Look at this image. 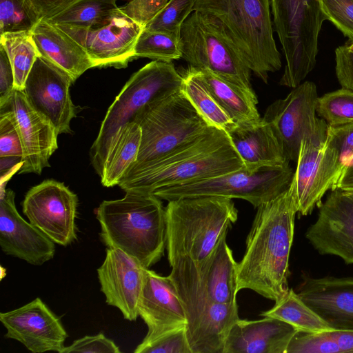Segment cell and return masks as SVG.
Instances as JSON below:
<instances>
[{
    "mask_svg": "<svg viewBox=\"0 0 353 353\" xmlns=\"http://www.w3.org/2000/svg\"><path fill=\"white\" fill-rule=\"evenodd\" d=\"M297 213L290 185L257 208L237 265V291L249 289L277 301L289 290V259Z\"/></svg>",
    "mask_w": 353,
    "mask_h": 353,
    "instance_id": "obj_1",
    "label": "cell"
},
{
    "mask_svg": "<svg viewBox=\"0 0 353 353\" xmlns=\"http://www.w3.org/2000/svg\"><path fill=\"white\" fill-rule=\"evenodd\" d=\"M244 167L225 131L212 127L166 155L130 170L119 186L152 194L159 188L209 179Z\"/></svg>",
    "mask_w": 353,
    "mask_h": 353,
    "instance_id": "obj_2",
    "label": "cell"
},
{
    "mask_svg": "<svg viewBox=\"0 0 353 353\" xmlns=\"http://www.w3.org/2000/svg\"><path fill=\"white\" fill-rule=\"evenodd\" d=\"M95 214L107 248L123 251L146 268L164 255L165 208L154 194L127 192L122 199L101 202Z\"/></svg>",
    "mask_w": 353,
    "mask_h": 353,
    "instance_id": "obj_3",
    "label": "cell"
},
{
    "mask_svg": "<svg viewBox=\"0 0 353 353\" xmlns=\"http://www.w3.org/2000/svg\"><path fill=\"white\" fill-rule=\"evenodd\" d=\"M270 8V0H196L194 11L214 17L249 69L268 83L282 65Z\"/></svg>",
    "mask_w": 353,
    "mask_h": 353,
    "instance_id": "obj_4",
    "label": "cell"
},
{
    "mask_svg": "<svg viewBox=\"0 0 353 353\" xmlns=\"http://www.w3.org/2000/svg\"><path fill=\"white\" fill-rule=\"evenodd\" d=\"M237 218L230 198L204 196L169 201L165 207L168 257L188 255L196 263L203 261Z\"/></svg>",
    "mask_w": 353,
    "mask_h": 353,
    "instance_id": "obj_5",
    "label": "cell"
},
{
    "mask_svg": "<svg viewBox=\"0 0 353 353\" xmlns=\"http://www.w3.org/2000/svg\"><path fill=\"white\" fill-rule=\"evenodd\" d=\"M168 259L171 267L169 276L185 310L186 335L192 353H223L228 334L239 319L237 304L209 300L190 256Z\"/></svg>",
    "mask_w": 353,
    "mask_h": 353,
    "instance_id": "obj_6",
    "label": "cell"
},
{
    "mask_svg": "<svg viewBox=\"0 0 353 353\" xmlns=\"http://www.w3.org/2000/svg\"><path fill=\"white\" fill-rule=\"evenodd\" d=\"M182 74L172 62L152 61L134 72L109 107L90 150L91 163L101 176L115 136L150 103L181 89Z\"/></svg>",
    "mask_w": 353,
    "mask_h": 353,
    "instance_id": "obj_7",
    "label": "cell"
},
{
    "mask_svg": "<svg viewBox=\"0 0 353 353\" xmlns=\"http://www.w3.org/2000/svg\"><path fill=\"white\" fill-rule=\"evenodd\" d=\"M133 121L141 130V141L137 159L130 170L166 155L213 127L181 89L143 108Z\"/></svg>",
    "mask_w": 353,
    "mask_h": 353,
    "instance_id": "obj_8",
    "label": "cell"
},
{
    "mask_svg": "<svg viewBox=\"0 0 353 353\" xmlns=\"http://www.w3.org/2000/svg\"><path fill=\"white\" fill-rule=\"evenodd\" d=\"M273 25L285 59L279 84L294 88L314 69L322 24L321 0H270Z\"/></svg>",
    "mask_w": 353,
    "mask_h": 353,
    "instance_id": "obj_9",
    "label": "cell"
},
{
    "mask_svg": "<svg viewBox=\"0 0 353 353\" xmlns=\"http://www.w3.org/2000/svg\"><path fill=\"white\" fill-rule=\"evenodd\" d=\"M183 58L189 67L209 70L248 91H254L251 70L237 49L212 16L194 11L180 30Z\"/></svg>",
    "mask_w": 353,
    "mask_h": 353,
    "instance_id": "obj_10",
    "label": "cell"
},
{
    "mask_svg": "<svg viewBox=\"0 0 353 353\" xmlns=\"http://www.w3.org/2000/svg\"><path fill=\"white\" fill-rule=\"evenodd\" d=\"M289 163L256 170L243 167L217 176L161 188L152 194L168 201L204 196L241 199L258 208L288 189L294 172Z\"/></svg>",
    "mask_w": 353,
    "mask_h": 353,
    "instance_id": "obj_11",
    "label": "cell"
},
{
    "mask_svg": "<svg viewBox=\"0 0 353 353\" xmlns=\"http://www.w3.org/2000/svg\"><path fill=\"white\" fill-rule=\"evenodd\" d=\"M318 98L315 84L301 83L284 99L275 101L262 118L272 128L288 161L296 162L303 139L324 142L328 125L316 114Z\"/></svg>",
    "mask_w": 353,
    "mask_h": 353,
    "instance_id": "obj_12",
    "label": "cell"
},
{
    "mask_svg": "<svg viewBox=\"0 0 353 353\" xmlns=\"http://www.w3.org/2000/svg\"><path fill=\"white\" fill-rule=\"evenodd\" d=\"M77 196L63 183L46 180L32 187L22 203L29 222L54 243L67 246L77 239Z\"/></svg>",
    "mask_w": 353,
    "mask_h": 353,
    "instance_id": "obj_13",
    "label": "cell"
},
{
    "mask_svg": "<svg viewBox=\"0 0 353 353\" xmlns=\"http://www.w3.org/2000/svg\"><path fill=\"white\" fill-rule=\"evenodd\" d=\"M342 174L338 155L327 140L303 139L291 187L297 212L310 214L329 190H334Z\"/></svg>",
    "mask_w": 353,
    "mask_h": 353,
    "instance_id": "obj_14",
    "label": "cell"
},
{
    "mask_svg": "<svg viewBox=\"0 0 353 353\" xmlns=\"http://www.w3.org/2000/svg\"><path fill=\"white\" fill-rule=\"evenodd\" d=\"M57 26V25H56ZM86 51L94 68H126L135 59L134 46L144 27L119 8L109 21L94 28L57 26Z\"/></svg>",
    "mask_w": 353,
    "mask_h": 353,
    "instance_id": "obj_15",
    "label": "cell"
},
{
    "mask_svg": "<svg viewBox=\"0 0 353 353\" xmlns=\"http://www.w3.org/2000/svg\"><path fill=\"white\" fill-rule=\"evenodd\" d=\"M73 82L69 74L41 56L25 82L23 91L28 101L52 123L58 134L71 133L70 122L77 117L69 90Z\"/></svg>",
    "mask_w": 353,
    "mask_h": 353,
    "instance_id": "obj_16",
    "label": "cell"
},
{
    "mask_svg": "<svg viewBox=\"0 0 353 353\" xmlns=\"http://www.w3.org/2000/svg\"><path fill=\"white\" fill-rule=\"evenodd\" d=\"M0 112L11 116L21 138L23 160L19 173L40 174L50 166L49 159L58 148L54 126L31 106L22 90L14 89L8 99L0 104Z\"/></svg>",
    "mask_w": 353,
    "mask_h": 353,
    "instance_id": "obj_17",
    "label": "cell"
},
{
    "mask_svg": "<svg viewBox=\"0 0 353 353\" xmlns=\"http://www.w3.org/2000/svg\"><path fill=\"white\" fill-rule=\"evenodd\" d=\"M139 316L148 332L134 352L187 325V317L176 288L168 276L147 268L138 303Z\"/></svg>",
    "mask_w": 353,
    "mask_h": 353,
    "instance_id": "obj_18",
    "label": "cell"
},
{
    "mask_svg": "<svg viewBox=\"0 0 353 353\" xmlns=\"http://www.w3.org/2000/svg\"><path fill=\"white\" fill-rule=\"evenodd\" d=\"M0 321L7 331L5 337L20 342L33 353H61L68 336L61 319L39 297L1 312Z\"/></svg>",
    "mask_w": 353,
    "mask_h": 353,
    "instance_id": "obj_19",
    "label": "cell"
},
{
    "mask_svg": "<svg viewBox=\"0 0 353 353\" xmlns=\"http://www.w3.org/2000/svg\"><path fill=\"white\" fill-rule=\"evenodd\" d=\"M319 208L306 239L321 254L335 255L347 264L353 263V196L336 188Z\"/></svg>",
    "mask_w": 353,
    "mask_h": 353,
    "instance_id": "obj_20",
    "label": "cell"
},
{
    "mask_svg": "<svg viewBox=\"0 0 353 353\" xmlns=\"http://www.w3.org/2000/svg\"><path fill=\"white\" fill-rule=\"evenodd\" d=\"M146 268L117 248H108L105 258L97 269L101 291L108 305L118 308L123 318L136 321Z\"/></svg>",
    "mask_w": 353,
    "mask_h": 353,
    "instance_id": "obj_21",
    "label": "cell"
},
{
    "mask_svg": "<svg viewBox=\"0 0 353 353\" xmlns=\"http://www.w3.org/2000/svg\"><path fill=\"white\" fill-rule=\"evenodd\" d=\"M15 194L1 188L0 246L7 255L22 259L33 265H41L55 254V243L40 230L25 221L18 212Z\"/></svg>",
    "mask_w": 353,
    "mask_h": 353,
    "instance_id": "obj_22",
    "label": "cell"
},
{
    "mask_svg": "<svg viewBox=\"0 0 353 353\" xmlns=\"http://www.w3.org/2000/svg\"><path fill=\"white\" fill-rule=\"evenodd\" d=\"M296 292L334 329L353 330V277L303 275Z\"/></svg>",
    "mask_w": 353,
    "mask_h": 353,
    "instance_id": "obj_23",
    "label": "cell"
},
{
    "mask_svg": "<svg viewBox=\"0 0 353 353\" xmlns=\"http://www.w3.org/2000/svg\"><path fill=\"white\" fill-rule=\"evenodd\" d=\"M298 331L290 323L273 317L239 319L228 334L223 353H286Z\"/></svg>",
    "mask_w": 353,
    "mask_h": 353,
    "instance_id": "obj_24",
    "label": "cell"
},
{
    "mask_svg": "<svg viewBox=\"0 0 353 353\" xmlns=\"http://www.w3.org/2000/svg\"><path fill=\"white\" fill-rule=\"evenodd\" d=\"M32 34L40 56L65 71L74 82L94 68L85 49L57 26L41 21Z\"/></svg>",
    "mask_w": 353,
    "mask_h": 353,
    "instance_id": "obj_25",
    "label": "cell"
},
{
    "mask_svg": "<svg viewBox=\"0 0 353 353\" xmlns=\"http://www.w3.org/2000/svg\"><path fill=\"white\" fill-rule=\"evenodd\" d=\"M227 134L248 170L290 162L272 128L263 119L255 125H237Z\"/></svg>",
    "mask_w": 353,
    "mask_h": 353,
    "instance_id": "obj_26",
    "label": "cell"
},
{
    "mask_svg": "<svg viewBox=\"0 0 353 353\" xmlns=\"http://www.w3.org/2000/svg\"><path fill=\"white\" fill-rule=\"evenodd\" d=\"M228 232L222 234L203 261H195L203 288L212 303H236L238 263L227 244Z\"/></svg>",
    "mask_w": 353,
    "mask_h": 353,
    "instance_id": "obj_27",
    "label": "cell"
},
{
    "mask_svg": "<svg viewBox=\"0 0 353 353\" xmlns=\"http://www.w3.org/2000/svg\"><path fill=\"white\" fill-rule=\"evenodd\" d=\"M196 77L232 119L241 126H252L260 123L258 99L254 91H248L207 70L190 67Z\"/></svg>",
    "mask_w": 353,
    "mask_h": 353,
    "instance_id": "obj_28",
    "label": "cell"
},
{
    "mask_svg": "<svg viewBox=\"0 0 353 353\" xmlns=\"http://www.w3.org/2000/svg\"><path fill=\"white\" fill-rule=\"evenodd\" d=\"M141 141V130L134 121L120 129L108 150L101 175L103 186L119 185L135 163Z\"/></svg>",
    "mask_w": 353,
    "mask_h": 353,
    "instance_id": "obj_29",
    "label": "cell"
},
{
    "mask_svg": "<svg viewBox=\"0 0 353 353\" xmlns=\"http://www.w3.org/2000/svg\"><path fill=\"white\" fill-rule=\"evenodd\" d=\"M262 316L276 318L287 322L299 331L316 333L332 330L325 320L310 308L292 289L270 310L263 312Z\"/></svg>",
    "mask_w": 353,
    "mask_h": 353,
    "instance_id": "obj_30",
    "label": "cell"
},
{
    "mask_svg": "<svg viewBox=\"0 0 353 353\" xmlns=\"http://www.w3.org/2000/svg\"><path fill=\"white\" fill-rule=\"evenodd\" d=\"M119 8L117 0H76L46 21L57 26L94 28L107 23Z\"/></svg>",
    "mask_w": 353,
    "mask_h": 353,
    "instance_id": "obj_31",
    "label": "cell"
},
{
    "mask_svg": "<svg viewBox=\"0 0 353 353\" xmlns=\"http://www.w3.org/2000/svg\"><path fill=\"white\" fill-rule=\"evenodd\" d=\"M181 74V91L211 126L228 133L237 125L196 77L190 67Z\"/></svg>",
    "mask_w": 353,
    "mask_h": 353,
    "instance_id": "obj_32",
    "label": "cell"
},
{
    "mask_svg": "<svg viewBox=\"0 0 353 353\" xmlns=\"http://www.w3.org/2000/svg\"><path fill=\"white\" fill-rule=\"evenodd\" d=\"M353 353V330L332 329L316 333L298 331L286 353Z\"/></svg>",
    "mask_w": 353,
    "mask_h": 353,
    "instance_id": "obj_33",
    "label": "cell"
},
{
    "mask_svg": "<svg viewBox=\"0 0 353 353\" xmlns=\"http://www.w3.org/2000/svg\"><path fill=\"white\" fill-rule=\"evenodd\" d=\"M14 74V89L23 90L26 80L40 56L32 31L7 32L0 35Z\"/></svg>",
    "mask_w": 353,
    "mask_h": 353,
    "instance_id": "obj_34",
    "label": "cell"
},
{
    "mask_svg": "<svg viewBox=\"0 0 353 353\" xmlns=\"http://www.w3.org/2000/svg\"><path fill=\"white\" fill-rule=\"evenodd\" d=\"M135 58L144 57L163 62L181 58L180 36L143 30L134 46Z\"/></svg>",
    "mask_w": 353,
    "mask_h": 353,
    "instance_id": "obj_35",
    "label": "cell"
},
{
    "mask_svg": "<svg viewBox=\"0 0 353 353\" xmlns=\"http://www.w3.org/2000/svg\"><path fill=\"white\" fill-rule=\"evenodd\" d=\"M316 113L329 126L353 122V91L341 88L317 98Z\"/></svg>",
    "mask_w": 353,
    "mask_h": 353,
    "instance_id": "obj_36",
    "label": "cell"
},
{
    "mask_svg": "<svg viewBox=\"0 0 353 353\" xmlns=\"http://www.w3.org/2000/svg\"><path fill=\"white\" fill-rule=\"evenodd\" d=\"M39 21L26 0H0V35L32 31Z\"/></svg>",
    "mask_w": 353,
    "mask_h": 353,
    "instance_id": "obj_37",
    "label": "cell"
},
{
    "mask_svg": "<svg viewBox=\"0 0 353 353\" xmlns=\"http://www.w3.org/2000/svg\"><path fill=\"white\" fill-rule=\"evenodd\" d=\"M196 0H168L164 7L144 27L149 31H160L180 36L181 26L194 11Z\"/></svg>",
    "mask_w": 353,
    "mask_h": 353,
    "instance_id": "obj_38",
    "label": "cell"
},
{
    "mask_svg": "<svg viewBox=\"0 0 353 353\" xmlns=\"http://www.w3.org/2000/svg\"><path fill=\"white\" fill-rule=\"evenodd\" d=\"M327 17L350 42H353V0H321Z\"/></svg>",
    "mask_w": 353,
    "mask_h": 353,
    "instance_id": "obj_39",
    "label": "cell"
},
{
    "mask_svg": "<svg viewBox=\"0 0 353 353\" xmlns=\"http://www.w3.org/2000/svg\"><path fill=\"white\" fill-rule=\"evenodd\" d=\"M327 140L336 152L343 173L353 161V122L328 125Z\"/></svg>",
    "mask_w": 353,
    "mask_h": 353,
    "instance_id": "obj_40",
    "label": "cell"
},
{
    "mask_svg": "<svg viewBox=\"0 0 353 353\" xmlns=\"http://www.w3.org/2000/svg\"><path fill=\"white\" fill-rule=\"evenodd\" d=\"M0 157H19L23 160L21 138L11 116L0 112Z\"/></svg>",
    "mask_w": 353,
    "mask_h": 353,
    "instance_id": "obj_41",
    "label": "cell"
},
{
    "mask_svg": "<svg viewBox=\"0 0 353 353\" xmlns=\"http://www.w3.org/2000/svg\"><path fill=\"white\" fill-rule=\"evenodd\" d=\"M136 353H192V351L185 327H183L155 341Z\"/></svg>",
    "mask_w": 353,
    "mask_h": 353,
    "instance_id": "obj_42",
    "label": "cell"
},
{
    "mask_svg": "<svg viewBox=\"0 0 353 353\" xmlns=\"http://www.w3.org/2000/svg\"><path fill=\"white\" fill-rule=\"evenodd\" d=\"M120 353L114 342L99 333L94 336H85L65 347L61 353Z\"/></svg>",
    "mask_w": 353,
    "mask_h": 353,
    "instance_id": "obj_43",
    "label": "cell"
},
{
    "mask_svg": "<svg viewBox=\"0 0 353 353\" xmlns=\"http://www.w3.org/2000/svg\"><path fill=\"white\" fill-rule=\"evenodd\" d=\"M168 1V0H130L119 8L131 19L145 27Z\"/></svg>",
    "mask_w": 353,
    "mask_h": 353,
    "instance_id": "obj_44",
    "label": "cell"
},
{
    "mask_svg": "<svg viewBox=\"0 0 353 353\" xmlns=\"http://www.w3.org/2000/svg\"><path fill=\"white\" fill-rule=\"evenodd\" d=\"M335 71L337 79L342 88L353 91V52L347 45L335 50Z\"/></svg>",
    "mask_w": 353,
    "mask_h": 353,
    "instance_id": "obj_45",
    "label": "cell"
},
{
    "mask_svg": "<svg viewBox=\"0 0 353 353\" xmlns=\"http://www.w3.org/2000/svg\"><path fill=\"white\" fill-rule=\"evenodd\" d=\"M14 89V71L7 52L0 43V104L8 99Z\"/></svg>",
    "mask_w": 353,
    "mask_h": 353,
    "instance_id": "obj_46",
    "label": "cell"
},
{
    "mask_svg": "<svg viewBox=\"0 0 353 353\" xmlns=\"http://www.w3.org/2000/svg\"><path fill=\"white\" fill-rule=\"evenodd\" d=\"M40 21H46L62 12L76 0H26Z\"/></svg>",
    "mask_w": 353,
    "mask_h": 353,
    "instance_id": "obj_47",
    "label": "cell"
},
{
    "mask_svg": "<svg viewBox=\"0 0 353 353\" xmlns=\"http://www.w3.org/2000/svg\"><path fill=\"white\" fill-rule=\"evenodd\" d=\"M336 188L346 192L353 191V161L341 174L334 189Z\"/></svg>",
    "mask_w": 353,
    "mask_h": 353,
    "instance_id": "obj_48",
    "label": "cell"
},
{
    "mask_svg": "<svg viewBox=\"0 0 353 353\" xmlns=\"http://www.w3.org/2000/svg\"><path fill=\"white\" fill-rule=\"evenodd\" d=\"M347 48L350 51L353 52V42H350V44L347 45Z\"/></svg>",
    "mask_w": 353,
    "mask_h": 353,
    "instance_id": "obj_49",
    "label": "cell"
},
{
    "mask_svg": "<svg viewBox=\"0 0 353 353\" xmlns=\"http://www.w3.org/2000/svg\"><path fill=\"white\" fill-rule=\"evenodd\" d=\"M345 192H346V191H345ZM346 192L348 193L349 194L353 196V191H347Z\"/></svg>",
    "mask_w": 353,
    "mask_h": 353,
    "instance_id": "obj_50",
    "label": "cell"
},
{
    "mask_svg": "<svg viewBox=\"0 0 353 353\" xmlns=\"http://www.w3.org/2000/svg\"><path fill=\"white\" fill-rule=\"evenodd\" d=\"M124 1H130V0H124Z\"/></svg>",
    "mask_w": 353,
    "mask_h": 353,
    "instance_id": "obj_51",
    "label": "cell"
}]
</instances>
